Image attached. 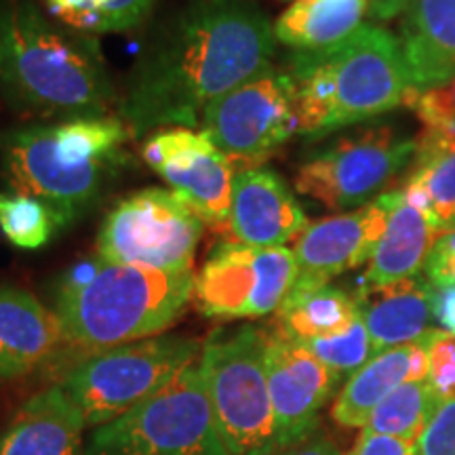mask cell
Wrapping results in <instances>:
<instances>
[{
    "instance_id": "cell-20",
    "label": "cell",
    "mask_w": 455,
    "mask_h": 455,
    "mask_svg": "<svg viewBox=\"0 0 455 455\" xmlns=\"http://www.w3.org/2000/svg\"><path fill=\"white\" fill-rule=\"evenodd\" d=\"M432 283L428 278H405L384 287L356 293L361 316L371 339L373 356L398 346L413 344L430 331Z\"/></svg>"
},
{
    "instance_id": "cell-21",
    "label": "cell",
    "mask_w": 455,
    "mask_h": 455,
    "mask_svg": "<svg viewBox=\"0 0 455 455\" xmlns=\"http://www.w3.org/2000/svg\"><path fill=\"white\" fill-rule=\"evenodd\" d=\"M436 235L439 230H435L430 221L401 195L392 209L386 232L369 259L363 289L384 287L418 276L424 270Z\"/></svg>"
},
{
    "instance_id": "cell-7",
    "label": "cell",
    "mask_w": 455,
    "mask_h": 455,
    "mask_svg": "<svg viewBox=\"0 0 455 455\" xmlns=\"http://www.w3.org/2000/svg\"><path fill=\"white\" fill-rule=\"evenodd\" d=\"M198 365L230 455L275 451L264 329L244 325L235 331H213L203 344Z\"/></svg>"
},
{
    "instance_id": "cell-3",
    "label": "cell",
    "mask_w": 455,
    "mask_h": 455,
    "mask_svg": "<svg viewBox=\"0 0 455 455\" xmlns=\"http://www.w3.org/2000/svg\"><path fill=\"white\" fill-rule=\"evenodd\" d=\"M131 135L121 116L24 124L0 140L4 181L15 195L49 204L66 228L129 163Z\"/></svg>"
},
{
    "instance_id": "cell-13",
    "label": "cell",
    "mask_w": 455,
    "mask_h": 455,
    "mask_svg": "<svg viewBox=\"0 0 455 455\" xmlns=\"http://www.w3.org/2000/svg\"><path fill=\"white\" fill-rule=\"evenodd\" d=\"M141 155L204 224L218 232L230 230L232 188L236 169L203 131L171 127L152 133Z\"/></svg>"
},
{
    "instance_id": "cell-4",
    "label": "cell",
    "mask_w": 455,
    "mask_h": 455,
    "mask_svg": "<svg viewBox=\"0 0 455 455\" xmlns=\"http://www.w3.org/2000/svg\"><path fill=\"white\" fill-rule=\"evenodd\" d=\"M287 74L298 133L312 140L395 110L411 89L401 41L375 24H363L327 49L295 51Z\"/></svg>"
},
{
    "instance_id": "cell-2",
    "label": "cell",
    "mask_w": 455,
    "mask_h": 455,
    "mask_svg": "<svg viewBox=\"0 0 455 455\" xmlns=\"http://www.w3.org/2000/svg\"><path fill=\"white\" fill-rule=\"evenodd\" d=\"M0 89L44 121L112 116L116 104L95 36L51 21L36 0H0Z\"/></svg>"
},
{
    "instance_id": "cell-12",
    "label": "cell",
    "mask_w": 455,
    "mask_h": 455,
    "mask_svg": "<svg viewBox=\"0 0 455 455\" xmlns=\"http://www.w3.org/2000/svg\"><path fill=\"white\" fill-rule=\"evenodd\" d=\"M298 278L287 247L221 241L195 275V301L209 318H259L278 310Z\"/></svg>"
},
{
    "instance_id": "cell-27",
    "label": "cell",
    "mask_w": 455,
    "mask_h": 455,
    "mask_svg": "<svg viewBox=\"0 0 455 455\" xmlns=\"http://www.w3.org/2000/svg\"><path fill=\"white\" fill-rule=\"evenodd\" d=\"M441 403L428 382H405L379 403L363 430L415 443Z\"/></svg>"
},
{
    "instance_id": "cell-23",
    "label": "cell",
    "mask_w": 455,
    "mask_h": 455,
    "mask_svg": "<svg viewBox=\"0 0 455 455\" xmlns=\"http://www.w3.org/2000/svg\"><path fill=\"white\" fill-rule=\"evenodd\" d=\"M411 355L413 344L398 346L375 355L356 373H352L333 403L331 415L335 422L344 428H365L379 403L398 386L409 382Z\"/></svg>"
},
{
    "instance_id": "cell-33",
    "label": "cell",
    "mask_w": 455,
    "mask_h": 455,
    "mask_svg": "<svg viewBox=\"0 0 455 455\" xmlns=\"http://www.w3.org/2000/svg\"><path fill=\"white\" fill-rule=\"evenodd\" d=\"M348 455H415V443L363 430Z\"/></svg>"
},
{
    "instance_id": "cell-28",
    "label": "cell",
    "mask_w": 455,
    "mask_h": 455,
    "mask_svg": "<svg viewBox=\"0 0 455 455\" xmlns=\"http://www.w3.org/2000/svg\"><path fill=\"white\" fill-rule=\"evenodd\" d=\"M60 228V220L49 204L15 192H0V232L13 247L36 251Z\"/></svg>"
},
{
    "instance_id": "cell-32",
    "label": "cell",
    "mask_w": 455,
    "mask_h": 455,
    "mask_svg": "<svg viewBox=\"0 0 455 455\" xmlns=\"http://www.w3.org/2000/svg\"><path fill=\"white\" fill-rule=\"evenodd\" d=\"M426 278L435 287L455 284V228L439 230L426 259Z\"/></svg>"
},
{
    "instance_id": "cell-16",
    "label": "cell",
    "mask_w": 455,
    "mask_h": 455,
    "mask_svg": "<svg viewBox=\"0 0 455 455\" xmlns=\"http://www.w3.org/2000/svg\"><path fill=\"white\" fill-rule=\"evenodd\" d=\"M306 228L308 218L281 175L266 167L238 171L228 241L249 247H284Z\"/></svg>"
},
{
    "instance_id": "cell-36",
    "label": "cell",
    "mask_w": 455,
    "mask_h": 455,
    "mask_svg": "<svg viewBox=\"0 0 455 455\" xmlns=\"http://www.w3.org/2000/svg\"><path fill=\"white\" fill-rule=\"evenodd\" d=\"M369 3V15L373 20L379 21H390L395 17L403 15L407 11L411 0H367Z\"/></svg>"
},
{
    "instance_id": "cell-35",
    "label": "cell",
    "mask_w": 455,
    "mask_h": 455,
    "mask_svg": "<svg viewBox=\"0 0 455 455\" xmlns=\"http://www.w3.org/2000/svg\"><path fill=\"white\" fill-rule=\"evenodd\" d=\"M270 455H341L339 449L335 447L333 441H329L327 436L318 435H310L308 439L295 443L291 447H284V449H276Z\"/></svg>"
},
{
    "instance_id": "cell-10",
    "label": "cell",
    "mask_w": 455,
    "mask_h": 455,
    "mask_svg": "<svg viewBox=\"0 0 455 455\" xmlns=\"http://www.w3.org/2000/svg\"><path fill=\"white\" fill-rule=\"evenodd\" d=\"M415 146L418 140L398 135L390 124L358 129L306 158L295 171L293 186L329 212L358 209L384 195L413 161Z\"/></svg>"
},
{
    "instance_id": "cell-34",
    "label": "cell",
    "mask_w": 455,
    "mask_h": 455,
    "mask_svg": "<svg viewBox=\"0 0 455 455\" xmlns=\"http://www.w3.org/2000/svg\"><path fill=\"white\" fill-rule=\"evenodd\" d=\"M432 318L441 331L455 335V284L432 289Z\"/></svg>"
},
{
    "instance_id": "cell-1",
    "label": "cell",
    "mask_w": 455,
    "mask_h": 455,
    "mask_svg": "<svg viewBox=\"0 0 455 455\" xmlns=\"http://www.w3.org/2000/svg\"><path fill=\"white\" fill-rule=\"evenodd\" d=\"M275 28L249 0H195L131 76L121 118L135 138L195 129L209 106L272 66Z\"/></svg>"
},
{
    "instance_id": "cell-30",
    "label": "cell",
    "mask_w": 455,
    "mask_h": 455,
    "mask_svg": "<svg viewBox=\"0 0 455 455\" xmlns=\"http://www.w3.org/2000/svg\"><path fill=\"white\" fill-rule=\"evenodd\" d=\"M426 344H428L430 358V371L426 382L445 403L449 398H455V335L441 331V329H430L426 333Z\"/></svg>"
},
{
    "instance_id": "cell-29",
    "label": "cell",
    "mask_w": 455,
    "mask_h": 455,
    "mask_svg": "<svg viewBox=\"0 0 455 455\" xmlns=\"http://www.w3.org/2000/svg\"><path fill=\"white\" fill-rule=\"evenodd\" d=\"M299 344H304L323 365H327L329 371L339 382L344 378H350L352 373H356L358 369L373 358L371 339H369V331L363 316H358L355 325L341 335L325 339L299 341Z\"/></svg>"
},
{
    "instance_id": "cell-6",
    "label": "cell",
    "mask_w": 455,
    "mask_h": 455,
    "mask_svg": "<svg viewBox=\"0 0 455 455\" xmlns=\"http://www.w3.org/2000/svg\"><path fill=\"white\" fill-rule=\"evenodd\" d=\"M201 352V341L184 335L140 339L81 358L60 386L95 430L161 392Z\"/></svg>"
},
{
    "instance_id": "cell-25",
    "label": "cell",
    "mask_w": 455,
    "mask_h": 455,
    "mask_svg": "<svg viewBox=\"0 0 455 455\" xmlns=\"http://www.w3.org/2000/svg\"><path fill=\"white\" fill-rule=\"evenodd\" d=\"M405 181L422 186L436 230L455 228V144L422 133Z\"/></svg>"
},
{
    "instance_id": "cell-8",
    "label": "cell",
    "mask_w": 455,
    "mask_h": 455,
    "mask_svg": "<svg viewBox=\"0 0 455 455\" xmlns=\"http://www.w3.org/2000/svg\"><path fill=\"white\" fill-rule=\"evenodd\" d=\"M87 455H230L198 361L146 403L95 428Z\"/></svg>"
},
{
    "instance_id": "cell-19",
    "label": "cell",
    "mask_w": 455,
    "mask_h": 455,
    "mask_svg": "<svg viewBox=\"0 0 455 455\" xmlns=\"http://www.w3.org/2000/svg\"><path fill=\"white\" fill-rule=\"evenodd\" d=\"M401 24V47L411 89L455 78V0H411Z\"/></svg>"
},
{
    "instance_id": "cell-22",
    "label": "cell",
    "mask_w": 455,
    "mask_h": 455,
    "mask_svg": "<svg viewBox=\"0 0 455 455\" xmlns=\"http://www.w3.org/2000/svg\"><path fill=\"white\" fill-rule=\"evenodd\" d=\"M367 13V0H293L272 28L276 43L295 51H318L348 38Z\"/></svg>"
},
{
    "instance_id": "cell-26",
    "label": "cell",
    "mask_w": 455,
    "mask_h": 455,
    "mask_svg": "<svg viewBox=\"0 0 455 455\" xmlns=\"http://www.w3.org/2000/svg\"><path fill=\"white\" fill-rule=\"evenodd\" d=\"M49 13L72 30L91 34L131 32L144 24L156 0H44Z\"/></svg>"
},
{
    "instance_id": "cell-9",
    "label": "cell",
    "mask_w": 455,
    "mask_h": 455,
    "mask_svg": "<svg viewBox=\"0 0 455 455\" xmlns=\"http://www.w3.org/2000/svg\"><path fill=\"white\" fill-rule=\"evenodd\" d=\"M204 221L175 192L144 188L114 204L98 235V255L116 264L192 272Z\"/></svg>"
},
{
    "instance_id": "cell-17",
    "label": "cell",
    "mask_w": 455,
    "mask_h": 455,
    "mask_svg": "<svg viewBox=\"0 0 455 455\" xmlns=\"http://www.w3.org/2000/svg\"><path fill=\"white\" fill-rule=\"evenodd\" d=\"M64 348L55 312L26 289L0 284V382L30 375Z\"/></svg>"
},
{
    "instance_id": "cell-5",
    "label": "cell",
    "mask_w": 455,
    "mask_h": 455,
    "mask_svg": "<svg viewBox=\"0 0 455 455\" xmlns=\"http://www.w3.org/2000/svg\"><path fill=\"white\" fill-rule=\"evenodd\" d=\"M195 299V270L163 272L98 258L55 295L66 348L84 356L167 331Z\"/></svg>"
},
{
    "instance_id": "cell-11",
    "label": "cell",
    "mask_w": 455,
    "mask_h": 455,
    "mask_svg": "<svg viewBox=\"0 0 455 455\" xmlns=\"http://www.w3.org/2000/svg\"><path fill=\"white\" fill-rule=\"evenodd\" d=\"M201 129L236 173L261 167L299 131L291 76L276 66L266 68L209 106Z\"/></svg>"
},
{
    "instance_id": "cell-24",
    "label": "cell",
    "mask_w": 455,
    "mask_h": 455,
    "mask_svg": "<svg viewBox=\"0 0 455 455\" xmlns=\"http://www.w3.org/2000/svg\"><path fill=\"white\" fill-rule=\"evenodd\" d=\"M275 327L295 341L335 338L355 325L361 316L356 295L327 287L299 295H287L275 312Z\"/></svg>"
},
{
    "instance_id": "cell-14",
    "label": "cell",
    "mask_w": 455,
    "mask_h": 455,
    "mask_svg": "<svg viewBox=\"0 0 455 455\" xmlns=\"http://www.w3.org/2000/svg\"><path fill=\"white\" fill-rule=\"evenodd\" d=\"M401 195V190H388L355 212L308 224L295 238L298 278L287 295L327 287L331 278L371 259Z\"/></svg>"
},
{
    "instance_id": "cell-18",
    "label": "cell",
    "mask_w": 455,
    "mask_h": 455,
    "mask_svg": "<svg viewBox=\"0 0 455 455\" xmlns=\"http://www.w3.org/2000/svg\"><path fill=\"white\" fill-rule=\"evenodd\" d=\"M84 418L60 384L17 409L0 435V455H87Z\"/></svg>"
},
{
    "instance_id": "cell-15",
    "label": "cell",
    "mask_w": 455,
    "mask_h": 455,
    "mask_svg": "<svg viewBox=\"0 0 455 455\" xmlns=\"http://www.w3.org/2000/svg\"><path fill=\"white\" fill-rule=\"evenodd\" d=\"M266 375L275 411V451L316 432L318 411L339 379L304 344L276 329L266 331Z\"/></svg>"
},
{
    "instance_id": "cell-31",
    "label": "cell",
    "mask_w": 455,
    "mask_h": 455,
    "mask_svg": "<svg viewBox=\"0 0 455 455\" xmlns=\"http://www.w3.org/2000/svg\"><path fill=\"white\" fill-rule=\"evenodd\" d=\"M415 455H455V398L441 403L418 441Z\"/></svg>"
}]
</instances>
